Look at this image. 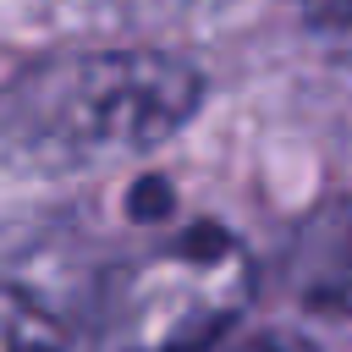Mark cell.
<instances>
[{
  "label": "cell",
  "instance_id": "5",
  "mask_svg": "<svg viewBox=\"0 0 352 352\" xmlns=\"http://www.w3.org/2000/svg\"><path fill=\"white\" fill-rule=\"evenodd\" d=\"M126 209H132L138 220H170V209H176V187H170L165 176H138V182L126 187Z\"/></svg>",
  "mask_w": 352,
  "mask_h": 352
},
{
  "label": "cell",
  "instance_id": "4",
  "mask_svg": "<svg viewBox=\"0 0 352 352\" xmlns=\"http://www.w3.org/2000/svg\"><path fill=\"white\" fill-rule=\"evenodd\" d=\"M0 352H66L60 319L11 280H0Z\"/></svg>",
  "mask_w": 352,
  "mask_h": 352
},
{
  "label": "cell",
  "instance_id": "1",
  "mask_svg": "<svg viewBox=\"0 0 352 352\" xmlns=\"http://www.w3.org/2000/svg\"><path fill=\"white\" fill-rule=\"evenodd\" d=\"M204 104V72L170 50H60L0 94V143L33 170L126 165L170 143Z\"/></svg>",
  "mask_w": 352,
  "mask_h": 352
},
{
  "label": "cell",
  "instance_id": "6",
  "mask_svg": "<svg viewBox=\"0 0 352 352\" xmlns=\"http://www.w3.org/2000/svg\"><path fill=\"white\" fill-rule=\"evenodd\" d=\"M226 352H319L308 336H297V330H253V336H242V341H231Z\"/></svg>",
  "mask_w": 352,
  "mask_h": 352
},
{
  "label": "cell",
  "instance_id": "2",
  "mask_svg": "<svg viewBox=\"0 0 352 352\" xmlns=\"http://www.w3.org/2000/svg\"><path fill=\"white\" fill-rule=\"evenodd\" d=\"M258 292L248 242L214 220L182 226L121 258L94 292L104 352H209L231 336Z\"/></svg>",
  "mask_w": 352,
  "mask_h": 352
},
{
  "label": "cell",
  "instance_id": "3",
  "mask_svg": "<svg viewBox=\"0 0 352 352\" xmlns=\"http://www.w3.org/2000/svg\"><path fill=\"white\" fill-rule=\"evenodd\" d=\"M286 292L314 314H352V198L314 209L280 258Z\"/></svg>",
  "mask_w": 352,
  "mask_h": 352
}]
</instances>
